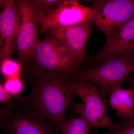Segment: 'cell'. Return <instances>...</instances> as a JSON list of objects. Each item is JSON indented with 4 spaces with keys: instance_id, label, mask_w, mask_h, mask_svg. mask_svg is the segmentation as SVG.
I'll return each mask as SVG.
<instances>
[{
    "instance_id": "obj_6",
    "label": "cell",
    "mask_w": 134,
    "mask_h": 134,
    "mask_svg": "<svg viewBox=\"0 0 134 134\" xmlns=\"http://www.w3.org/2000/svg\"><path fill=\"white\" fill-rule=\"evenodd\" d=\"M76 79H69V84L83 101L84 113L90 126L114 128L117 123L110 119L98 89L92 83Z\"/></svg>"
},
{
    "instance_id": "obj_12",
    "label": "cell",
    "mask_w": 134,
    "mask_h": 134,
    "mask_svg": "<svg viewBox=\"0 0 134 134\" xmlns=\"http://www.w3.org/2000/svg\"><path fill=\"white\" fill-rule=\"evenodd\" d=\"M110 105L117 115L124 120L134 119V93L133 90L115 89L110 95Z\"/></svg>"
},
{
    "instance_id": "obj_20",
    "label": "cell",
    "mask_w": 134,
    "mask_h": 134,
    "mask_svg": "<svg viewBox=\"0 0 134 134\" xmlns=\"http://www.w3.org/2000/svg\"><path fill=\"white\" fill-rule=\"evenodd\" d=\"M7 0H0V10L3 9Z\"/></svg>"
},
{
    "instance_id": "obj_7",
    "label": "cell",
    "mask_w": 134,
    "mask_h": 134,
    "mask_svg": "<svg viewBox=\"0 0 134 134\" xmlns=\"http://www.w3.org/2000/svg\"><path fill=\"white\" fill-rule=\"evenodd\" d=\"M17 3L21 20L16 37V52L19 60L25 65L40 41L38 37V22L31 1H17Z\"/></svg>"
},
{
    "instance_id": "obj_14",
    "label": "cell",
    "mask_w": 134,
    "mask_h": 134,
    "mask_svg": "<svg viewBox=\"0 0 134 134\" xmlns=\"http://www.w3.org/2000/svg\"><path fill=\"white\" fill-rule=\"evenodd\" d=\"M64 0H34L32 8L38 23L51 10L63 2Z\"/></svg>"
},
{
    "instance_id": "obj_13",
    "label": "cell",
    "mask_w": 134,
    "mask_h": 134,
    "mask_svg": "<svg viewBox=\"0 0 134 134\" xmlns=\"http://www.w3.org/2000/svg\"><path fill=\"white\" fill-rule=\"evenodd\" d=\"M71 107L80 115L77 119H68L62 127V134H89L91 127L85 115L83 105L73 103Z\"/></svg>"
},
{
    "instance_id": "obj_21",
    "label": "cell",
    "mask_w": 134,
    "mask_h": 134,
    "mask_svg": "<svg viewBox=\"0 0 134 134\" xmlns=\"http://www.w3.org/2000/svg\"><path fill=\"white\" fill-rule=\"evenodd\" d=\"M2 40L1 38V36H0V52L2 48Z\"/></svg>"
},
{
    "instance_id": "obj_17",
    "label": "cell",
    "mask_w": 134,
    "mask_h": 134,
    "mask_svg": "<svg viewBox=\"0 0 134 134\" xmlns=\"http://www.w3.org/2000/svg\"><path fill=\"white\" fill-rule=\"evenodd\" d=\"M105 134H134V119L123 120Z\"/></svg>"
},
{
    "instance_id": "obj_5",
    "label": "cell",
    "mask_w": 134,
    "mask_h": 134,
    "mask_svg": "<svg viewBox=\"0 0 134 134\" xmlns=\"http://www.w3.org/2000/svg\"><path fill=\"white\" fill-rule=\"evenodd\" d=\"M2 131L3 134H62L60 130L19 100H16L12 111L3 121Z\"/></svg>"
},
{
    "instance_id": "obj_16",
    "label": "cell",
    "mask_w": 134,
    "mask_h": 134,
    "mask_svg": "<svg viewBox=\"0 0 134 134\" xmlns=\"http://www.w3.org/2000/svg\"><path fill=\"white\" fill-rule=\"evenodd\" d=\"M3 86L9 94L15 97L21 93L24 88L23 84L19 76L7 78Z\"/></svg>"
},
{
    "instance_id": "obj_4",
    "label": "cell",
    "mask_w": 134,
    "mask_h": 134,
    "mask_svg": "<svg viewBox=\"0 0 134 134\" xmlns=\"http://www.w3.org/2000/svg\"><path fill=\"white\" fill-rule=\"evenodd\" d=\"M91 8V21L104 34L106 41L134 16V0L96 1Z\"/></svg>"
},
{
    "instance_id": "obj_23",
    "label": "cell",
    "mask_w": 134,
    "mask_h": 134,
    "mask_svg": "<svg viewBox=\"0 0 134 134\" xmlns=\"http://www.w3.org/2000/svg\"><path fill=\"white\" fill-rule=\"evenodd\" d=\"M133 70H134V67Z\"/></svg>"
},
{
    "instance_id": "obj_18",
    "label": "cell",
    "mask_w": 134,
    "mask_h": 134,
    "mask_svg": "<svg viewBox=\"0 0 134 134\" xmlns=\"http://www.w3.org/2000/svg\"><path fill=\"white\" fill-rule=\"evenodd\" d=\"M15 101L10 100L4 103L0 106V133L1 132L2 124L3 120L9 114L15 105Z\"/></svg>"
},
{
    "instance_id": "obj_2",
    "label": "cell",
    "mask_w": 134,
    "mask_h": 134,
    "mask_svg": "<svg viewBox=\"0 0 134 134\" xmlns=\"http://www.w3.org/2000/svg\"><path fill=\"white\" fill-rule=\"evenodd\" d=\"M134 55H124L110 58L100 65L83 71H76L72 78L86 79L92 82L100 93L110 95L133 70Z\"/></svg>"
},
{
    "instance_id": "obj_3",
    "label": "cell",
    "mask_w": 134,
    "mask_h": 134,
    "mask_svg": "<svg viewBox=\"0 0 134 134\" xmlns=\"http://www.w3.org/2000/svg\"><path fill=\"white\" fill-rule=\"evenodd\" d=\"M30 61L33 63V68L55 72L67 77L77 71V66L65 46L58 39L50 35L39 41Z\"/></svg>"
},
{
    "instance_id": "obj_9",
    "label": "cell",
    "mask_w": 134,
    "mask_h": 134,
    "mask_svg": "<svg viewBox=\"0 0 134 134\" xmlns=\"http://www.w3.org/2000/svg\"><path fill=\"white\" fill-rule=\"evenodd\" d=\"M92 31L91 21L52 29L50 35L60 41L77 66L83 60L87 40Z\"/></svg>"
},
{
    "instance_id": "obj_15",
    "label": "cell",
    "mask_w": 134,
    "mask_h": 134,
    "mask_svg": "<svg viewBox=\"0 0 134 134\" xmlns=\"http://www.w3.org/2000/svg\"><path fill=\"white\" fill-rule=\"evenodd\" d=\"M21 66L11 59H6L0 63V72L7 78L19 76Z\"/></svg>"
},
{
    "instance_id": "obj_22",
    "label": "cell",
    "mask_w": 134,
    "mask_h": 134,
    "mask_svg": "<svg viewBox=\"0 0 134 134\" xmlns=\"http://www.w3.org/2000/svg\"><path fill=\"white\" fill-rule=\"evenodd\" d=\"M133 91H134V88L133 89Z\"/></svg>"
},
{
    "instance_id": "obj_11",
    "label": "cell",
    "mask_w": 134,
    "mask_h": 134,
    "mask_svg": "<svg viewBox=\"0 0 134 134\" xmlns=\"http://www.w3.org/2000/svg\"><path fill=\"white\" fill-rule=\"evenodd\" d=\"M124 55H134V16L106 41L94 59L99 62Z\"/></svg>"
},
{
    "instance_id": "obj_1",
    "label": "cell",
    "mask_w": 134,
    "mask_h": 134,
    "mask_svg": "<svg viewBox=\"0 0 134 134\" xmlns=\"http://www.w3.org/2000/svg\"><path fill=\"white\" fill-rule=\"evenodd\" d=\"M29 70L30 90L18 100L61 130L66 121V110L77 96L69 79L55 72L32 68Z\"/></svg>"
},
{
    "instance_id": "obj_8",
    "label": "cell",
    "mask_w": 134,
    "mask_h": 134,
    "mask_svg": "<svg viewBox=\"0 0 134 134\" xmlns=\"http://www.w3.org/2000/svg\"><path fill=\"white\" fill-rule=\"evenodd\" d=\"M91 8L75 0L63 1L47 14L39 22L43 33L52 29L66 27L91 21Z\"/></svg>"
},
{
    "instance_id": "obj_19",
    "label": "cell",
    "mask_w": 134,
    "mask_h": 134,
    "mask_svg": "<svg viewBox=\"0 0 134 134\" xmlns=\"http://www.w3.org/2000/svg\"><path fill=\"white\" fill-rule=\"evenodd\" d=\"M20 97L11 96L5 91L3 86L0 84V103H7L12 100H18Z\"/></svg>"
},
{
    "instance_id": "obj_10",
    "label": "cell",
    "mask_w": 134,
    "mask_h": 134,
    "mask_svg": "<svg viewBox=\"0 0 134 134\" xmlns=\"http://www.w3.org/2000/svg\"><path fill=\"white\" fill-rule=\"evenodd\" d=\"M17 1L7 0L0 12V36L2 47L0 52V63L10 59L13 44L20 25Z\"/></svg>"
}]
</instances>
